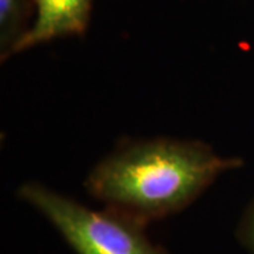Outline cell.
I'll use <instances>...</instances> for the list:
<instances>
[{
	"mask_svg": "<svg viewBox=\"0 0 254 254\" xmlns=\"http://www.w3.org/2000/svg\"><path fill=\"white\" fill-rule=\"evenodd\" d=\"M93 0H34L36 17L20 41L16 54L64 37L83 36Z\"/></svg>",
	"mask_w": 254,
	"mask_h": 254,
	"instance_id": "3957f363",
	"label": "cell"
},
{
	"mask_svg": "<svg viewBox=\"0 0 254 254\" xmlns=\"http://www.w3.org/2000/svg\"><path fill=\"white\" fill-rule=\"evenodd\" d=\"M18 198L58 230L76 254H170L145 235V226L109 209L96 210L41 182L27 181Z\"/></svg>",
	"mask_w": 254,
	"mask_h": 254,
	"instance_id": "7a4b0ae2",
	"label": "cell"
},
{
	"mask_svg": "<svg viewBox=\"0 0 254 254\" xmlns=\"http://www.w3.org/2000/svg\"><path fill=\"white\" fill-rule=\"evenodd\" d=\"M237 239L247 252L254 254V200L247 206L236 230Z\"/></svg>",
	"mask_w": 254,
	"mask_h": 254,
	"instance_id": "5b68a950",
	"label": "cell"
},
{
	"mask_svg": "<svg viewBox=\"0 0 254 254\" xmlns=\"http://www.w3.org/2000/svg\"><path fill=\"white\" fill-rule=\"evenodd\" d=\"M243 164L200 140L125 138L96 163L83 187L105 209L147 226L187 209Z\"/></svg>",
	"mask_w": 254,
	"mask_h": 254,
	"instance_id": "6da1fadb",
	"label": "cell"
},
{
	"mask_svg": "<svg viewBox=\"0 0 254 254\" xmlns=\"http://www.w3.org/2000/svg\"><path fill=\"white\" fill-rule=\"evenodd\" d=\"M36 10L34 0H0V58L16 54L20 41L30 30L28 16Z\"/></svg>",
	"mask_w": 254,
	"mask_h": 254,
	"instance_id": "277c9868",
	"label": "cell"
}]
</instances>
